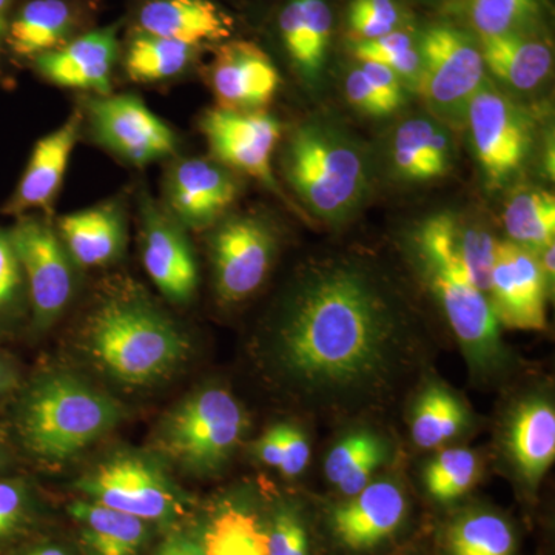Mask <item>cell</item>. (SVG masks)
<instances>
[{
	"label": "cell",
	"mask_w": 555,
	"mask_h": 555,
	"mask_svg": "<svg viewBox=\"0 0 555 555\" xmlns=\"http://www.w3.org/2000/svg\"><path fill=\"white\" fill-rule=\"evenodd\" d=\"M30 324L27 281L10 229L0 225V338Z\"/></svg>",
	"instance_id": "8d00e7d4"
},
{
	"label": "cell",
	"mask_w": 555,
	"mask_h": 555,
	"mask_svg": "<svg viewBox=\"0 0 555 555\" xmlns=\"http://www.w3.org/2000/svg\"><path fill=\"white\" fill-rule=\"evenodd\" d=\"M258 347L284 392L326 411L386 401L422 350L389 286L352 259L298 272L270 310Z\"/></svg>",
	"instance_id": "6da1fadb"
},
{
	"label": "cell",
	"mask_w": 555,
	"mask_h": 555,
	"mask_svg": "<svg viewBox=\"0 0 555 555\" xmlns=\"http://www.w3.org/2000/svg\"><path fill=\"white\" fill-rule=\"evenodd\" d=\"M478 460L467 449H447L427 465L425 485L437 502H452L476 483Z\"/></svg>",
	"instance_id": "f35d334b"
},
{
	"label": "cell",
	"mask_w": 555,
	"mask_h": 555,
	"mask_svg": "<svg viewBox=\"0 0 555 555\" xmlns=\"http://www.w3.org/2000/svg\"><path fill=\"white\" fill-rule=\"evenodd\" d=\"M465 126L486 185L505 188L531 153V119L505 91L486 79L470 101Z\"/></svg>",
	"instance_id": "7c38bea8"
},
{
	"label": "cell",
	"mask_w": 555,
	"mask_h": 555,
	"mask_svg": "<svg viewBox=\"0 0 555 555\" xmlns=\"http://www.w3.org/2000/svg\"><path fill=\"white\" fill-rule=\"evenodd\" d=\"M422 73L416 91L444 126L466 124L467 108L486 78L480 43L452 25H434L418 39Z\"/></svg>",
	"instance_id": "9c48e42d"
},
{
	"label": "cell",
	"mask_w": 555,
	"mask_h": 555,
	"mask_svg": "<svg viewBox=\"0 0 555 555\" xmlns=\"http://www.w3.org/2000/svg\"><path fill=\"white\" fill-rule=\"evenodd\" d=\"M550 292L539 257L511 243H496L489 301L499 323L520 331L546 327V299Z\"/></svg>",
	"instance_id": "ffe728a7"
},
{
	"label": "cell",
	"mask_w": 555,
	"mask_h": 555,
	"mask_svg": "<svg viewBox=\"0 0 555 555\" xmlns=\"http://www.w3.org/2000/svg\"><path fill=\"white\" fill-rule=\"evenodd\" d=\"M124 28L215 49L232 39L235 17L217 0H124Z\"/></svg>",
	"instance_id": "d6986e66"
},
{
	"label": "cell",
	"mask_w": 555,
	"mask_h": 555,
	"mask_svg": "<svg viewBox=\"0 0 555 555\" xmlns=\"http://www.w3.org/2000/svg\"><path fill=\"white\" fill-rule=\"evenodd\" d=\"M80 141V115L73 108L68 118L36 142L16 188L0 207V215L20 218L40 214L54 218L73 150Z\"/></svg>",
	"instance_id": "7402d4cb"
},
{
	"label": "cell",
	"mask_w": 555,
	"mask_h": 555,
	"mask_svg": "<svg viewBox=\"0 0 555 555\" xmlns=\"http://www.w3.org/2000/svg\"><path fill=\"white\" fill-rule=\"evenodd\" d=\"M198 127L206 139L208 156L241 177L255 179L294 207L273 169V156L284 133L280 119L269 112L240 113L214 107L201 115Z\"/></svg>",
	"instance_id": "4fadbf2b"
},
{
	"label": "cell",
	"mask_w": 555,
	"mask_h": 555,
	"mask_svg": "<svg viewBox=\"0 0 555 555\" xmlns=\"http://www.w3.org/2000/svg\"><path fill=\"white\" fill-rule=\"evenodd\" d=\"M334 16L326 0H284L272 20L281 50L305 78H315L331 47Z\"/></svg>",
	"instance_id": "484cf974"
},
{
	"label": "cell",
	"mask_w": 555,
	"mask_h": 555,
	"mask_svg": "<svg viewBox=\"0 0 555 555\" xmlns=\"http://www.w3.org/2000/svg\"><path fill=\"white\" fill-rule=\"evenodd\" d=\"M360 62V69L366 76L371 86L378 91L379 96L390 105V108L397 112L406 102L403 80L398 78L392 69L387 68L386 65L378 64V62Z\"/></svg>",
	"instance_id": "bcb514c9"
},
{
	"label": "cell",
	"mask_w": 555,
	"mask_h": 555,
	"mask_svg": "<svg viewBox=\"0 0 555 555\" xmlns=\"http://www.w3.org/2000/svg\"><path fill=\"white\" fill-rule=\"evenodd\" d=\"M496 243L489 230L451 211L427 218L415 235L416 257L463 270L488 298Z\"/></svg>",
	"instance_id": "603a6c76"
},
{
	"label": "cell",
	"mask_w": 555,
	"mask_h": 555,
	"mask_svg": "<svg viewBox=\"0 0 555 555\" xmlns=\"http://www.w3.org/2000/svg\"><path fill=\"white\" fill-rule=\"evenodd\" d=\"M352 51L358 61L378 62L392 69L403 83L415 90L418 87L422 56L418 40L408 31L397 30L383 38L353 42Z\"/></svg>",
	"instance_id": "74e56055"
},
{
	"label": "cell",
	"mask_w": 555,
	"mask_h": 555,
	"mask_svg": "<svg viewBox=\"0 0 555 555\" xmlns=\"http://www.w3.org/2000/svg\"><path fill=\"white\" fill-rule=\"evenodd\" d=\"M449 555H513L516 537L505 518L488 511L456 518L447 535Z\"/></svg>",
	"instance_id": "836d02e7"
},
{
	"label": "cell",
	"mask_w": 555,
	"mask_h": 555,
	"mask_svg": "<svg viewBox=\"0 0 555 555\" xmlns=\"http://www.w3.org/2000/svg\"><path fill=\"white\" fill-rule=\"evenodd\" d=\"M539 13L537 0H469L467 14L478 38L525 31Z\"/></svg>",
	"instance_id": "ab89813d"
},
{
	"label": "cell",
	"mask_w": 555,
	"mask_h": 555,
	"mask_svg": "<svg viewBox=\"0 0 555 555\" xmlns=\"http://www.w3.org/2000/svg\"><path fill=\"white\" fill-rule=\"evenodd\" d=\"M280 166L302 207L334 224L352 218L371 188V166L363 147L326 120L295 127L281 147Z\"/></svg>",
	"instance_id": "277c9868"
},
{
	"label": "cell",
	"mask_w": 555,
	"mask_h": 555,
	"mask_svg": "<svg viewBox=\"0 0 555 555\" xmlns=\"http://www.w3.org/2000/svg\"><path fill=\"white\" fill-rule=\"evenodd\" d=\"M206 555H269L268 532L258 518L240 507L219 511L206 524Z\"/></svg>",
	"instance_id": "e575fe53"
},
{
	"label": "cell",
	"mask_w": 555,
	"mask_h": 555,
	"mask_svg": "<svg viewBox=\"0 0 555 555\" xmlns=\"http://www.w3.org/2000/svg\"><path fill=\"white\" fill-rule=\"evenodd\" d=\"M40 502L35 486L14 474L0 476V555L16 550L38 524Z\"/></svg>",
	"instance_id": "d590c367"
},
{
	"label": "cell",
	"mask_w": 555,
	"mask_h": 555,
	"mask_svg": "<svg viewBox=\"0 0 555 555\" xmlns=\"http://www.w3.org/2000/svg\"><path fill=\"white\" fill-rule=\"evenodd\" d=\"M80 352L101 377L124 389H152L184 367V328L137 281L109 278L94 292L79 326Z\"/></svg>",
	"instance_id": "7a4b0ae2"
},
{
	"label": "cell",
	"mask_w": 555,
	"mask_h": 555,
	"mask_svg": "<svg viewBox=\"0 0 555 555\" xmlns=\"http://www.w3.org/2000/svg\"><path fill=\"white\" fill-rule=\"evenodd\" d=\"M206 233L219 301L238 305L257 294L276 257L278 238L272 222L254 211L229 214Z\"/></svg>",
	"instance_id": "30bf717a"
},
{
	"label": "cell",
	"mask_w": 555,
	"mask_h": 555,
	"mask_svg": "<svg viewBox=\"0 0 555 555\" xmlns=\"http://www.w3.org/2000/svg\"><path fill=\"white\" fill-rule=\"evenodd\" d=\"M241 196L235 171L211 156L178 155L166 163L159 203L188 232L206 233Z\"/></svg>",
	"instance_id": "5bb4252c"
},
{
	"label": "cell",
	"mask_w": 555,
	"mask_h": 555,
	"mask_svg": "<svg viewBox=\"0 0 555 555\" xmlns=\"http://www.w3.org/2000/svg\"><path fill=\"white\" fill-rule=\"evenodd\" d=\"M204 79L217 102L215 107L240 113L268 112L281 87L272 56L248 39L232 38L215 47Z\"/></svg>",
	"instance_id": "ac0fdd59"
},
{
	"label": "cell",
	"mask_w": 555,
	"mask_h": 555,
	"mask_svg": "<svg viewBox=\"0 0 555 555\" xmlns=\"http://www.w3.org/2000/svg\"><path fill=\"white\" fill-rule=\"evenodd\" d=\"M102 7L104 0H21L7 33L11 67L27 68L39 56L98 27Z\"/></svg>",
	"instance_id": "2e32d148"
},
{
	"label": "cell",
	"mask_w": 555,
	"mask_h": 555,
	"mask_svg": "<svg viewBox=\"0 0 555 555\" xmlns=\"http://www.w3.org/2000/svg\"><path fill=\"white\" fill-rule=\"evenodd\" d=\"M11 398L14 447L46 467L75 462L127 416L118 398L68 369L40 371Z\"/></svg>",
	"instance_id": "3957f363"
},
{
	"label": "cell",
	"mask_w": 555,
	"mask_h": 555,
	"mask_svg": "<svg viewBox=\"0 0 555 555\" xmlns=\"http://www.w3.org/2000/svg\"><path fill=\"white\" fill-rule=\"evenodd\" d=\"M386 456V443L382 438L369 430H358L332 448L324 463V473L343 494L353 496L371 483L372 474L383 465Z\"/></svg>",
	"instance_id": "4dcf8cb0"
},
{
	"label": "cell",
	"mask_w": 555,
	"mask_h": 555,
	"mask_svg": "<svg viewBox=\"0 0 555 555\" xmlns=\"http://www.w3.org/2000/svg\"><path fill=\"white\" fill-rule=\"evenodd\" d=\"M478 39L486 69L511 89L521 93L535 90L553 72L554 54L550 43L528 33Z\"/></svg>",
	"instance_id": "f1b7e54d"
},
{
	"label": "cell",
	"mask_w": 555,
	"mask_h": 555,
	"mask_svg": "<svg viewBox=\"0 0 555 555\" xmlns=\"http://www.w3.org/2000/svg\"><path fill=\"white\" fill-rule=\"evenodd\" d=\"M466 411L459 398L440 386L427 387L412 416V438L422 449H434L454 438L466 425Z\"/></svg>",
	"instance_id": "d6a6232c"
},
{
	"label": "cell",
	"mask_w": 555,
	"mask_h": 555,
	"mask_svg": "<svg viewBox=\"0 0 555 555\" xmlns=\"http://www.w3.org/2000/svg\"><path fill=\"white\" fill-rule=\"evenodd\" d=\"M9 229L27 281L28 327L33 334H46L78 297L82 270L62 244L54 218L28 214L14 219Z\"/></svg>",
	"instance_id": "ba28073f"
},
{
	"label": "cell",
	"mask_w": 555,
	"mask_h": 555,
	"mask_svg": "<svg viewBox=\"0 0 555 555\" xmlns=\"http://www.w3.org/2000/svg\"><path fill=\"white\" fill-rule=\"evenodd\" d=\"M406 513V496L400 486L379 480L335 507L331 528L338 542L349 550H371L396 534Z\"/></svg>",
	"instance_id": "cb8c5ba5"
},
{
	"label": "cell",
	"mask_w": 555,
	"mask_h": 555,
	"mask_svg": "<svg viewBox=\"0 0 555 555\" xmlns=\"http://www.w3.org/2000/svg\"><path fill=\"white\" fill-rule=\"evenodd\" d=\"M423 273L433 288L455 337L476 371H492L503 360L499 321L488 295L478 291L463 270L420 258Z\"/></svg>",
	"instance_id": "9a60e30c"
},
{
	"label": "cell",
	"mask_w": 555,
	"mask_h": 555,
	"mask_svg": "<svg viewBox=\"0 0 555 555\" xmlns=\"http://www.w3.org/2000/svg\"><path fill=\"white\" fill-rule=\"evenodd\" d=\"M257 455L264 465L270 467H280L283 459V436H281V426L270 427L268 433L259 438L257 443Z\"/></svg>",
	"instance_id": "c3c4849f"
},
{
	"label": "cell",
	"mask_w": 555,
	"mask_h": 555,
	"mask_svg": "<svg viewBox=\"0 0 555 555\" xmlns=\"http://www.w3.org/2000/svg\"><path fill=\"white\" fill-rule=\"evenodd\" d=\"M131 195L142 268L167 302L190 305L198 294L199 268L188 230L145 185H138Z\"/></svg>",
	"instance_id": "8fae6325"
},
{
	"label": "cell",
	"mask_w": 555,
	"mask_h": 555,
	"mask_svg": "<svg viewBox=\"0 0 555 555\" xmlns=\"http://www.w3.org/2000/svg\"><path fill=\"white\" fill-rule=\"evenodd\" d=\"M404 14L397 0H352L347 24L353 42L383 38L403 27Z\"/></svg>",
	"instance_id": "60d3db41"
},
{
	"label": "cell",
	"mask_w": 555,
	"mask_h": 555,
	"mask_svg": "<svg viewBox=\"0 0 555 555\" xmlns=\"http://www.w3.org/2000/svg\"><path fill=\"white\" fill-rule=\"evenodd\" d=\"M124 21L98 25L60 50L39 56L27 68L36 78L57 89L102 96L115 91L119 75Z\"/></svg>",
	"instance_id": "e0dca14e"
},
{
	"label": "cell",
	"mask_w": 555,
	"mask_h": 555,
	"mask_svg": "<svg viewBox=\"0 0 555 555\" xmlns=\"http://www.w3.org/2000/svg\"><path fill=\"white\" fill-rule=\"evenodd\" d=\"M507 447L526 483L539 485L555 456L553 404L542 398L521 403L511 422Z\"/></svg>",
	"instance_id": "f546056e"
},
{
	"label": "cell",
	"mask_w": 555,
	"mask_h": 555,
	"mask_svg": "<svg viewBox=\"0 0 555 555\" xmlns=\"http://www.w3.org/2000/svg\"><path fill=\"white\" fill-rule=\"evenodd\" d=\"M392 163L406 181L444 177L454 164L451 131L434 116H414L398 126L392 139Z\"/></svg>",
	"instance_id": "83f0119b"
},
{
	"label": "cell",
	"mask_w": 555,
	"mask_h": 555,
	"mask_svg": "<svg viewBox=\"0 0 555 555\" xmlns=\"http://www.w3.org/2000/svg\"><path fill=\"white\" fill-rule=\"evenodd\" d=\"M246 430V412L233 393L225 387L203 386L164 414L149 451L169 469L211 477L228 466Z\"/></svg>",
	"instance_id": "5b68a950"
},
{
	"label": "cell",
	"mask_w": 555,
	"mask_h": 555,
	"mask_svg": "<svg viewBox=\"0 0 555 555\" xmlns=\"http://www.w3.org/2000/svg\"><path fill=\"white\" fill-rule=\"evenodd\" d=\"M14 555H75L69 547L57 542H38L35 545L22 547Z\"/></svg>",
	"instance_id": "816d5d0a"
},
{
	"label": "cell",
	"mask_w": 555,
	"mask_h": 555,
	"mask_svg": "<svg viewBox=\"0 0 555 555\" xmlns=\"http://www.w3.org/2000/svg\"><path fill=\"white\" fill-rule=\"evenodd\" d=\"M164 539L153 551V555H206V524L198 520H184L166 529Z\"/></svg>",
	"instance_id": "7bdbcfd3"
},
{
	"label": "cell",
	"mask_w": 555,
	"mask_h": 555,
	"mask_svg": "<svg viewBox=\"0 0 555 555\" xmlns=\"http://www.w3.org/2000/svg\"><path fill=\"white\" fill-rule=\"evenodd\" d=\"M75 489L82 499L142 518L164 531L189 513L188 495L175 483L169 466L150 451L109 452L78 477Z\"/></svg>",
	"instance_id": "8992f818"
},
{
	"label": "cell",
	"mask_w": 555,
	"mask_h": 555,
	"mask_svg": "<svg viewBox=\"0 0 555 555\" xmlns=\"http://www.w3.org/2000/svg\"><path fill=\"white\" fill-rule=\"evenodd\" d=\"M266 532L269 555H309L308 531L294 507H278Z\"/></svg>",
	"instance_id": "b9f144b4"
},
{
	"label": "cell",
	"mask_w": 555,
	"mask_h": 555,
	"mask_svg": "<svg viewBox=\"0 0 555 555\" xmlns=\"http://www.w3.org/2000/svg\"><path fill=\"white\" fill-rule=\"evenodd\" d=\"M503 222L511 243L539 254L554 243V196L542 189H518L507 199Z\"/></svg>",
	"instance_id": "1f68e13d"
},
{
	"label": "cell",
	"mask_w": 555,
	"mask_h": 555,
	"mask_svg": "<svg viewBox=\"0 0 555 555\" xmlns=\"http://www.w3.org/2000/svg\"><path fill=\"white\" fill-rule=\"evenodd\" d=\"M20 2L21 0H0V87H3V89H11V87L16 86L13 67H11L9 57H7L5 42L11 16H13V11Z\"/></svg>",
	"instance_id": "7dc6e473"
},
{
	"label": "cell",
	"mask_w": 555,
	"mask_h": 555,
	"mask_svg": "<svg viewBox=\"0 0 555 555\" xmlns=\"http://www.w3.org/2000/svg\"><path fill=\"white\" fill-rule=\"evenodd\" d=\"M17 449L11 437L9 423L0 418V476L9 474L16 462Z\"/></svg>",
	"instance_id": "f907efd6"
},
{
	"label": "cell",
	"mask_w": 555,
	"mask_h": 555,
	"mask_svg": "<svg viewBox=\"0 0 555 555\" xmlns=\"http://www.w3.org/2000/svg\"><path fill=\"white\" fill-rule=\"evenodd\" d=\"M130 195L118 193L94 206L54 218V229L80 270L112 268L126 257Z\"/></svg>",
	"instance_id": "44dd1931"
},
{
	"label": "cell",
	"mask_w": 555,
	"mask_h": 555,
	"mask_svg": "<svg viewBox=\"0 0 555 555\" xmlns=\"http://www.w3.org/2000/svg\"><path fill=\"white\" fill-rule=\"evenodd\" d=\"M68 516L78 532L80 555H147L155 526L90 500H73Z\"/></svg>",
	"instance_id": "4316f807"
},
{
	"label": "cell",
	"mask_w": 555,
	"mask_h": 555,
	"mask_svg": "<svg viewBox=\"0 0 555 555\" xmlns=\"http://www.w3.org/2000/svg\"><path fill=\"white\" fill-rule=\"evenodd\" d=\"M283 436V459L278 469L284 477H297L308 466L310 447L308 438L294 425H280Z\"/></svg>",
	"instance_id": "f6af8a7d"
},
{
	"label": "cell",
	"mask_w": 555,
	"mask_h": 555,
	"mask_svg": "<svg viewBox=\"0 0 555 555\" xmlns=\"http://www.w3.org/2000/svg\"><path fill=\"white\" fill-rule=\"evenodd\" d=\"M21 385L22 378L16 364L0 350V401L13 397Z\"/></svg>",
	"instance_id": "681fc988"
},
{
	"label": "cell",
	"mask_w": 555,
	"mask_h": 555,
	"mask_svg": "<svg viewBox=\"0 0 555 555\" xmlns=\"http://www.w3.org/2000/svg\"><path fill=\"white\" fill-rule=\"evenodd\" d=\"M345 91L347 101L353 105V107L360 109V112L366 113L369 116H382L392 115V108L387 104L377 90L371 86V82L363 75L360 67L350 69L347 73L345 80Z\"/></svg>",
	"instance_id": "ee69618b"
},
{
	"label": "cell",
	"mask_w": 555,
	"mask_h": 555,
	"mask_svg": "<svg viewBox=\"0 0 555 555\" xmlns=\"http://www.w3.org/2000/svg\"><path fill=\"white\" fill-rule=\"evenodd\" d=\"M204 51L178 40L124 28L119 75L134 86H175L198 72Z\"/></svg>",
	"instance_id": "d4e9b609"
},
{
	"label": "cell",
	"mask_w": 555,
	"mask_h": 555,
	"mask_svg": "<svg viewBox=\"0 0 555 555\" xmlns=\"http://www.w3.org/2000/svg\"><path fill=\"white\" fill-rule=\"evenodd\" d=\"M76 108L80 115V141L102 150L124 167L144 170L181 155L178 130L138 94H80Z\"/></svg>",
	"instance_id": "52a82bcc"
}]
</instances>
